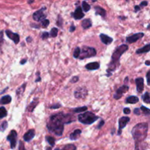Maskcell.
I'll return each instance as SVG.
<instances>
[{"instance_id": "1", "label": "cell", "mask_w": 150, "mask_h": 150, "mask_svg": "<svg viewBox=\"0 0 150 150\" xmlns=\"http://www.w3.org/2000/svg\"><path fill=\"white\" fill-rule=\"evenodd\" d=\"M75 121V117L71 114L59 113L50 117L49 121L47 123V128L51 133L61 136L63 134L65 124H70Z\"/></svg>"}, {"instance_id": "2", "label": "cell", "mask_w": 150, "mask_h": 150, "mask_svg": "<svg viewBox=\"0 0 150 150\" xmlns=\"http://www.w3.org/2000/svg\"><path fill=\"white\" fill-rule=\"evenodd\" d=\"M129 48L128 45L126 44H122L115 48V50L113 52L111 55V62L108 63V68L106 70V76L110 77L112 75L113 73L119 67L120 65V58L122 56V54L127 51Z\"/></svg>"}, {"instance_id": "3", "label": "cell", "mask_w": 150, "mask_h": 150, "mask_svg": "<svg viewBox=\"0 0 150 150\" xmlns=\"http://www.w3.org/2000/svg\"><path fill=\"white\" fill-rule=\"evenodd\" d=\"M148 133V124L147 122H141L135 125L131 131L133 138L135 141V145L144 143Z\"/></svg>"}, {"instance_id": "4", "label": "cell", "mask_w": 150, "mask_h": 150, "mask_svg": "<svg viewBox=\"0 0 150 150\" xmlns=\"http://www.w3.org/2000/svg\"><path fill=\"white\" fill-rule=\"evenodd\" d=\"M99 119L100 117L98 116L95 115L94 113L91 112V111H86V112L83 113V114H80L78 116V121L81 123L87 125H92V124L96 122L97 120H98Z\"/></svg>"}, {"instance_id": "5", "label": "cell", "mask_w": 150, "mask_h": 150, "mask_svg": "<svg viewBox=\"0 0 150 150\" xmlns=\"http://www.w3.org/2000/svg\"><path fill=\"white\" fill-rule=\"evenodd\" d=\"M97 54V51L95 48L89 46H83L81 51V55H80L79 59H85L90 58V57H95Z\"/></svg>"}, {"instance_id": "6", "label": "cell", "mask_w": 150, "mask_h": 150, "mask_svg": "<svg viewBox=\"0 0 150 150\" xmlns=\"http://www.w3.org/2000/svg\"><path fill=\"white\" fill-rule=\"evenodd\" d=\"M88 95V90L85 87H78L74 91V97L76 99H84Z\"/></svg>"}, {"instance_id": "7", "label": "cell", "mask_w": 150, "mask_h": 150, "mask_svg": "<svg viewBox=\"0 0 150 150\" xmlns=\"http://www.w3.org/2000/svg\"><path fill=\"white\" fill-rule=\"evenodd\" d=\"M45 10H46V8L45 7H43L40 10H37L36 12L34 13L33 15H32L33 19L36 21H43V20L46 19L47 15L43 12Z\"/></svg>"}, {"instance_id": "8", "label": "cell", "mask_w": 150, "mask_h": 150, "mask_svg": "<svg viewBox=\"0 0 150 150\" xmlns=\"http://www.w3.org/2000/svg\"><path fill=\"white\" fill-rule=\"evenodd\" d=\"M17 137H18V134H17L16 131L14 130H11L9 135H8V136L7 137V140L10 144V148L13 149H15V147H16Z\"/></svg>"}, {"instance_id": "9", "label": "cell", "mask_w": 150, "mask_h": 150, "mask_svg": "<svg viewBox=\"0 0 150 150\" xmlns=\"http://www.w3.org/2000/svg\"><path fill=\"white\" fill-rule=\"evenodd\" d=\"M130 119L128 117H122L119 119V130L118 132H117V135H120L122 134V129H124L127 126L128 123L130 122Z\"/></svg>"}, {"instance_id": "10", "label": "cell", "mask_w": 150, "mask_h": 150, "mask_svg": "<svg viewBox=\"0 0 150 150\" xmlns=\"http://www.w3.org/2000/svg\"><path fill=\"white\" fill-rule=\"evenodd\" d=\"M129 90V87L127 85H123L122 87H120L119 88H118L116 91L115 94L114 95V98L115 100H119L120 98H122V95L127 92Z\"/></svg>"}, {"instance_id": "11", "label": "cell", "mask_w": 150, "mask_h": 150, "mask_svg": "<svg viewBox=\"0 0 150 150\" xmlns=\"http://www.w3.org/2000/svg\"><path fill=\"white\" fill-rule=\"evenodd\" d=\"M144 36V33L143 32H138V33H135L134 35H130L129 37H127L126 38V42L128 43L131 44L135 43L136 41H138V40L141 39Z\"/></svg>"}, {"instance_id": "12", "label": "cell", "mask_w": 150, "mask_h": 150, "mask_svg": "<svg viewBox=\"0 0 150 150\" xmlns=\"http://www.w3.org/2000/svg\"><path fill=\"white\" fill-rule=\"evenodd\" d=\"M5 33H6L7 36L8 37V38H10V40H12L14 42L15 44H18L20 41V36L18 33H14L12 31L9 29H7L5 31Z\"/></svg>"}, {"instance_id": "13", "label": "cell", "mask_w": 150, "mask_h": 150, "mask_svg": "<svg viewBox=\"0 0 150 150\" xmlns=\"http://www.w3.org/2000/svg\"><path fill=\"white\" fill-rule=\"evenodd\" d=\"M72 15L75 20H81L85 16L84 13H83L82 8H81V6H78V8L75 9V10L72 13Z\"/></svg>"}, {"instance_id": "14", "label": "cell", "mask_w": 150, "mask_h": 150, "mask_svg": "<svg viewBox=\"0 0 150 150\" xmlns=\"http://www.w3.org/2000/svg\"><path fill=\"white\" fill-rule=\"evenodd\" d=\"M35 136V130L34 129L29 130L27 133L24 135V140L27 142H29V141H32Z\"/></svg>"}, {"instance_id": "15", "label": "cell", "mask_w": 150, "mask_h": 150, "mask_svg": "<svg viewBox=\"0 0 150 150\" xmlns=\"http://www.w3.org/2000/svg\"><path fill=\"white\" fill-rule=\"evenodd\" d=\"M135 84H136L137 92L138 93H141L144 89V81L143 78H137L135 80Z\"/></svg>"}, {"instance_id": "16", "label": "cell", "mask_w": 150, "mask_h": 150, "mask_svg": "<svg viewBox=\"0 0 150 150\" xmlns=\"http://www.w3.org/2000/svg\"><path fill=\"white\" fill-rule=\"evenodd\" d=\"M100 38L101 42L106 45H110L111 43H112L113 40H114L112 38H111V37L108 36L107 35H105V34L103 33L100 35Z\"/></svg>"}, {"instance_id": "17", "label": "cell", "mask_w": 150, "mask_h": 150, "mask_svg": "<svg viewBox=\"0 0 150 150\" xmlns=\"http://www.w3.org/2000/svg\"><path fill=\"white\" fill-rule=\"evenodd\" d=\"M38 103H39V100H38V98H35V99H34L32 102L29 104L27 108H26V111H29V112H33L35 108H36L37 105H38Z\"/></svg>"}, {"instance_id": "18", "label": "cell", "mask_w": 150, "mask_h": 150, "mask_svg": "<svg viewBox=\"0 0 150 150\" xmlns=\"http://www.w3.org/2000/svg\"><path fill=\"white\" fill-rule=\"evenodd\" d=\"M100 67L99 62H90V63H88L85 66V68L88 70H98Z\"/></svg>"}, {"instance_id": "19", "label": "cell", "mask_w": 150, "mask_h": 150, "mask_svg": "<svg viewBox=\"0 0 150 150\" xmlns=\"http://www.w3.org/2000/svg\"><path fill=\"white\" fill-rule=\"evenodd\" d=\"M94 8H95V14L96 15H100L103 18H106V11H105V9H103V8L100 6H95Z\"/></svg>"}, {"instance_id": "20", "label": "cell", "mask_w": 150, "mask_h": 150, "mask_svg": "<svg viewBox=\"0 0 150 150\" xmlns=\"http://www.w3.org/2000/svg\"><path fill=\"white\" fill-rule=\"evenodd\" d=\"M81 130L80 129H76L72 133L70 134V139L72 140V141H75V140L78 139L80 138L81 135Z\"/></svg>"}, {"instance_id": "21", "label": "cell", "mask_w": 150, "mask_h": 150, "mask_svg": "<svg viewBox=\"0 0 150 150\" xmlns=\"http://www.w3.org/2000/svg\"><path fill=\"white\" fill-rule=\"evenodd\" d=\"M81 27L84 29H88L91 28L92 27V22L91 19L89 18H86L84 19L81 22Z\"/></svg>"}, {"instance_id": "22", "label": "cell", "mask_w": 150, "mask_h": 150, "mask_svg": "<svg viewBox=\"0 0 150 150\" xmlns=\"http://www.w3.org/2000/svg\"><path fill=\"white\" fill-rule=\"evenodd\" d=\"M149 51H150V43L144 45V46L142 47V48L137 49L136 51H135V53H136L137 54H145V53H148Z\"/></svg>"}, {"instance_id": "23", "label": "cell", "mask_w": 150, "mask_h": 150, "mask_svg": "<svg viewBox=\"0 0 150 150\" xmlns=\"http://www.w3.org/2000/svg\"><path fill=\"white\" fill-rule=\"evenodd\" d=\"M139 101V98L137 96H134V95H132V96H129L126 98L125 100V103H126L129 104H135Z\"/></svg>"}, {"instance_id": "24", "label": "cell", "mask_w": 150, "mask_h": 150, "mask_svg": "<svg viewBox=\"0 0 150 150\" xmlns=\"http://www.w3.org/2000/svg\"><path fill=\"white\" fill-rule=\"evenodd\" d=\"M12 100V98L10 95H5L0 99V104L1 105H7L9 104Z\"/></svg>"}, {"instance_id": "25", "label": "cell", "mask_w": 150, "mask_h": 150, "mask_svg": "<svg viewBox=\"0 0 150 150\" xmlns=\"http://www.w3.org/2000/svg\"><path fill=\"white\" fill-rule=\"evenodd\" d=\"M26 87H27V83H24V84H23L22 85H21L19 88H18V89L16 90V96L18 97V98H20V97L24 94V91H25L26 89Z\"/></svg>"}, {"instance_id": "26", "label": "cell", "mask_w": 150, "mask_h": 150, "mask_svg": "<svg viewBox=\"0 0 150 150\" xmlns=\"http://www.w3.org/2000/svg\"><path fill=\"white\" fill-rule=\"evenodd\" d=\"M45 140L48 142V144L51 146V147H53L55 146V138L52 136H49V135H46L45 136Z\"/></svg>"}, {"instance_id": "27", "label": "cell", "mask_w": 150, "mask_h": 150, "mask_svg": "<svg viewBox=\"0 0 150 150\" xmlns=\"http://www.w3.org/2000/svg\"><path fill=\"white\" fill-rule=\"evenodd\" d=\"M142 100L145 103L150 104V95L149 92H145L144 95H142Z\"/></svg>"}, {"instance_id": "28", "label": "cell", "mask_w": 150, "mask_h": 150, "mask_svg": "<svg viewBox=\"0 0 150 150\" xmlns=\"http://www.w3.org/2000/svg\"><path fill=\"white\" fill-rule=\"evenodd\" d=\"M76 147L74 144H67V145L64 146L62 149H60V150H76Z\"/></svg>"}, {"instance_id": "29", "label": "cell", "mask_w": 150, "mask_h": 150, "mask_svg": "<svg viewBox=\"0 0 150 150\" xmlns=\"http://www.w3.org/2000/svg\"><path fill=\"white\" fill-rule=\"evenodd\" d=\"M87 106H82V107H78V108H73L72 111L74 113H82L84 111H87Z\"/></svg>"}, {"instance_id": "30", "label": "cell", "mask_w": 150, "mask_h": 150, "mask_svg": "<svg viewBox=\"0 0 150 150\" xmlns=\"http://www.w3.org/2000/svg\"><path fill=\"white\" fill-rule=\"evenodd\" d=\"M7 115H8V111H7L6 108L4 106L0 107V119H3Z\"/></svg>"}, {"instance_id": "31", "label": "cell", "mask_w": 150, "mask_h": 150, "mask_svg": "<svg viewBox=\"0 0 150 150\" xmlns=\"http://www.w3.org/2000/svg\"><path fill=\"white\" fill-rule=\"evenodd\" d=\"M81 8H82V10L84 12H89L91 10V6L87 2H85V1H83L82 2V6H81Z\"/></svg>"}, {"instance_id": "32", "label": "cell", "mask_w": 150, "mask_h": 150, "mask_svg": "<svg viewBox=\"0 0 150 150\" xmlns=\"http://www.w3.org/2000/svg\"><path fill=\"white\" fill-rule=\"evenodd\" d=\"M58 32L59 29L57 28H56V27L52 28L49 32L50 37H51V38H56L57 36V35H58Z\"/></svg>"}, {"instance_id": "33", "label": "cell", "mask_w": 150, "mask_h": 150, "mask_svg": "<svg viewBox=\"0 0 150 150\" xmlns=\"http://www.w3.org/2000/svg\"><path fill=\"white\" fill-rule=\"evenodd\" d=\"M141 111H142L143 114H144L145 116H150V109L149 108H147L144 105H141V108H140Z\"/></svg>"}, {"instance_id": "34", "label": "cell", "mask_w": 150, "mask_h": 150, "mask_svg": "<svg viewBox=\"0 0 150 150\" xmlns=\"http://www.w3.org/2000/svg\"><path fill=\"white\" fill-rule=\"evenodd\" d=\"M81 48H79V47H76L75 49V51H74V53H73V57L75 59H78L80 57V55H81Z\"/></svg>"}, {"instance_id": "35", "label": "cell", "mask_w": 150, "mask_h": 150, "mask_svg": "<svg viewBox=\"0 0 150 150\" xmlns=\"http://www.w3.org/2000/svg\"><path fill=\"white\" fill-rule=\"evenodd\" d=\"M146 148H147V144L146 143L135 145V150H145Z\"/></svg>"}, {"instance_id": "36", "label": "cell", "mask_w": 150, "mask_h": 150, "mask_svg": "<svg viewBox=\"0 0 150 150\" xmlns=\"http://www.w3.org/2000/svg\"><path fill=\"white\" fill-rule=\"evenodd\" d=\"M8 127V123L7 121H4L1 125H0V131L1 132H4V131L6 130V129Z\"/></svg>"}, {"instance_id": "37", "label": "cell", "mask_w": 150, "mask_h": 150, "mask_svg": "<svg viewBox=\"0 0 150 150\" xmlns=\"http://www.w3.org/2000/svg\"><path fill=\"white\" fill-rule=\"evenodd\" d=\"M62 24H63V19H62V16L60 15H58V18H57V25L59 27L62 28Z\"/></svg>"}, {"instance_id": "38", "label": "cell", "mask_w": 150, "mask_h": 150, "mask_svg": "<svg viewBox=\"0 0 150 150\" xmlns=\"http://www.w3.org/2000/svg\"><path fill=\"white\" fill-rule=\"evenodd\" d=\"M49 24H50L49 20L45 19L43 21H41V27H42L43 28H47V27H48V25H49Z\"/></svg>"}, {"instance_id": "39", "label": "cell", "mask_w": 150, "mask_h": 150, "mask_svg": "<svg viewBox=\"0 0 150 150\" xmlns=\"http://www.w3.org/2000/svg\"><path fill=\"white\" fill-rule=\"evenodd\" d=\"M49 37H50L49 32H43L42 33V35H41V38H42V40L48 39Z\"/></svg>"}, {"instance_id": "40", "label": "cell", "mask_w": 150, "mask_h": 150, "mask_svg": "<svg viewBox=\"0 0 150 150\" xmlns=\"http://www.w3.org/2000/svg\"><path fill=\"white\" fill-rule=\"evenodd\" d=\"M62 107V105L60 103H56V104H53L51 105V106L49 107V108H51V109H58V108H61Z\"/></svg>"}, {"instance_id": "41", "label": "cell", "mask_w": 150, "mask_h": 150, "mask_svg": "<svg viewBox=\"0 0 150 150\" xmlns=\"http://www.w3.org/2000/svg\"><path fill=\"white\" fill-rule=\"evenodd\" d=\"M4 43V38H3V31L0 32V48L2 47V44Z\"/></svg>"}, {"instance_id": "42", "label": "cell", "mask_w": 150, "mask_h": 150, "mask_svg": "<svg viewBox=\"0 0 150 150\" xmlns=\"http://www.w3.org/2000/svg\"><path fill=\"white\" fill-rule=\"evenodd\" d=\"M78 80H79V77L76 76V75H75V76H73L72 78H71L70 81V82L72 83V84H74V83L78 82Z\"/></svg>"}, {"instance_id": "43", "label": "cell", "mask_w": 150, "mask_h": 150, "mask_svg": "<svg viewBox=\"0 0 150 150\" xmlns=\"http://www.w3.org/2000/svg\"><path fill=\"white\" fill-rule=\"evenodd\" d=\"M104 125H105V121H104V120H103V119H101L99 125H98V126L96 127V128H97V129H99V130L101 129V128L103 127Z\"/></svg>"}, {"instance_id": "44", "label": "cell", "mask_w": 150, "mask_h": 150, "mask_svg": "<svg viewBox=\"0 0 150 150\" xmlns=\"http://www.w3.org/2000/svg\"><path fill=\"white\" fill-rule=\"evenodd\" d=\"M18 150H27L25 149V147H24V143H23L21 141H19V147H18Z\"/></svg>"}, {"instance_id": "45", "label": "cell", "mask_w": 150, "mask_h": 150, "mask_svg": "<svg viewBox=\"0 0 150 150\" xmlns=\"http://www.w3.org/2000/svg\"><path fill=\"white\" fill-rule=\"evenodd\" d=\"M147 84L149 86H150V70L147 73Z\"/></svg>"}, {"instance_id": "46", "label": "cell", "mask_w": 150, "mask_h": 150, "mask_svg": "<svg viewBox=\"0 0 150 150\" xmlns=\"http://www.w3.org/2000/svg\"><path fill=\"white\" fill-rule=\"evenodd\" d=\"M133 113L135 114V115L139 116L140 114H141V109H140L139 108H135V109H134Z\"/></svg>"}, {"instance_id": "47", "label": "cell", "mask_w": 150, "mask_h": 150, "mask_svg": "<svg viewBox=\"0 0 150 150\" xmlns=\"http://www.w3.org/2000/svg\"><path fill=\"white\" fill-rule=\"evenodd\" d=\"M147 5H148V2H147V1H144V2H141V4H140V8H144V7L147 6Z\"/></svg>"}, {"instance_id": "48", "label": "cell", "mask_w": 150, "mask_h": 150, "mask_svg": "<svg viewBox=\"0 0 150 150\" xmlns=\"http://www.w3.org/2000/svg\"><path fill=\"white\" fill-rule=\"evenodd\" d=\"M123 112L125 114H130V109L129 108H125L123 109Z\"/></svg>"}, {"instance_id": "49", "label": "cell", "mask_w": 150, "mask_h": 150, "mask_svg": "<svg viewBox=\"0 0 150 150\" xmlns=\"http://www.w3.org/2000/svg\"><path fill=\"white\" fill-rule=\"evenodd\" d=\"M75 29H76L75 26H74L73 24H72V25H71V27H70V29H69L70 32H73L74 31H75Z\"/></svg>"}, {"instance_id": "50", "label": "cell", "mask_w": 150, "mask_h": 150, "mask_svg": "<svg viewBox=\"0 0 150 150\" xmlns=\"http://www.w3.org/2000/svg\"><path fill=\"white\" fill-rule=\"evenodd\" d=\"M30 27H32V28H35V29H40V25H37V24H30Z\"/></svg>"}, {"instance_id": "51", "label": "cell", "mask_w": 150, "mask_h": 150, "mask_svg": "<svg viewBox=\"0 0 150 150\" xmlns=\"http://www.w3.org/2000/svg\"><path fill=\"white\" fill-rule=\"evenodd\" d=\"M26 40H27V43H32V41L33 40V39H32V37L29 36V37H27V39H26Z\"/></svg>"}, {"instance_id": "52", "label": "cell", "mask_w": 150, "mask_h": 150, "mask_svg": "<svg viewBox=\"0 0 150 150\" xmlns=\"http://www.w3.org/2000/svg\"><path fill=\"white\" fill-rule=\"evenodd\" d=\"M134 9H135V12L137 13V12H138L139 10H141V8H140L139 5H135V8H134Z\"/></svg>"}, {"instance_id": "53", "label": "cell", "mask_w": 150, "mask_h": 150, "mask_svg": "<svg viewBox=\"0 0 150 150\" xmlns=\"http://www.w3.org/2000/svg\"><path fill=\"white\" fill-rule=\"evenodd\" d=\"M27 62V59H24L21 60V62H20V64L21 65H24V64H26Z\"/></svg>"}, {"instance_id": "54", "label": "cell", "mask_w": 150, "mask_h": 150, "mask_svg": "<svg viewBox=\"0 0 150 150\" xmlns=\"http://www.w3.org/2000/svg\"><path fill=\"white\" fill-rule=\"evenodd\" d=\"M41 81V78H40V76H39L37 78L36 80H35V82H39V81Z\"/></svg>"}, {"instance_id": "55", "label": "cell", "mask_w": 150, "mask_h": 150, "mask_svg": "<svg viewBox=\"0 0 150 150\" xmlns=\"http://www.w3.org/2000/svg\"><path fill=\"white\" fill-rule=\"evenodd\" d=\"M145 65H147V66H149V65H150V61H148V60H147V61H146Z\"/></svg>"}, {"instance_id": "56", "label": "cell", "mask_w": 150, "mask_h": 150, "mask_svg": "<svg viewBox=\"0 0 150 150\" xmlns=\"http://www.w3.org/2000/svg\"><path fill=\"white\" fill-rule=\"evenodd\" d=\"M45 150H52V147H46V149H45Z\"/></svg>"}, {"instance_id": "57", "label": "cell", "mask_w": 150, "mask_h": 150, "mask_svg": "<svg viewBox=\"0 0 150 150\" xmlns=\"http://www.w3.org/2000/svg\"><path fill=\"white\" fill-rule=\"evenodd\" d=\"M114 131H115V129H113L112 130V131H111V135H114Z\"/></svg>"}, {"instance_id": "58", "label": "cell", "mask_w": 150, "mask_h": 150, "mask_svg": "<svg viewBox=\"0 0 150 150\" xmlns=\"http://www.w3.org/2000/svg\"><path fill=\"white\" fill-rule=\"evenodd\" d=\"M33 2H34V1H29L28 4H32V3H33Z\"/></svg>"}, {"instance_id": "59", "label": "cell", "mask_w": 150, "mask_h": 150, "mask_svg": "<svg viewBox=\"0 0 150 150\" xmlns=\"http://www.w3.org/2000/svg\"><path fill=\"white\" fill-rule=\"evenodd\" d=\"M149 28H150V24L148 26V27H147V29H149Z\"/></svg>"}, {"instance_id": "60", "label": "cell", "mask_w": 150, "mask_h": 150, "mask_svg": "<svg viewBox=\"0 0 150 150\" xmlns=\"http://www.w3.org/2000/svg\"><path fill=\"white\" fill-rule=\"evenodd\" d=\"M2 150H3V149H2Z\"/></svg>"}]
</instances>
